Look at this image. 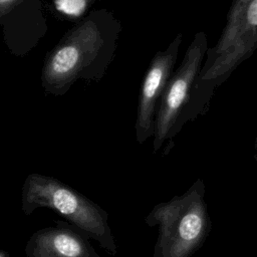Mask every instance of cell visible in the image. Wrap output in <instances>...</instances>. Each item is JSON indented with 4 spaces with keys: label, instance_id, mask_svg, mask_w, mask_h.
Here are the masks:
<instances>
[{
    "label": "cell",
    "instance_id": "obj_1",
    "mask_svg": "<svg viewBox=\"0 0 257 257\" xmlns=\"http://www.w3.org/2000/svg\"><path fill=\"white\" fill-rule=\"evenodd\" d=\"M256 49L257 0H233L218 41L208 48L193 85L188 107L176 126V135L188 121L195 120L209 110L216 88L250 58Z\"/></svg>",
    "mask_w": 257,
    "mask_h": 257
},
{
    "label": "cell",
    "instance_id": "obj_2",
    "mask_svg": "<svg viewBox=\"0 0 257 257\" xmlns=\"http://www.w3.org/2000/svg\"><path fill=\"white\" fill-rule=\"evenodd\" d=\"M41 208L56 212L111 257L117 256L108 213L103 208L53 177L29 174L21 189V210L30 216Z\"/></svg>",
    "mask_w": 257,
    "mask_h": 257
},
{
    "label": "cell",
    "instance_id": "obj_3",
    "mask_svg": "<svg viewBox=\"0 0 257 257\" xmlns=\"http://www.w3.org/2000/svg\"><path fill=\"white\" fill-rule=\"evenodd\" d=\"M145 222L159 228L153 257H191L212 228L203 179L198 178L184 194L154 206Z\"/></svg>",
    "mask_w": 257,
    "mask_h": 257
},
{
    "label": "cell",
    "instance_id": "obj_4",
    "mask_svg": "<svg viewBox=\"0 0 257 257\" xmlns=\"http://www.w3.org/2000/svg\"><path fill=\"white\" fill-rule=\"evenodd\" d=\"M209 48L205 32L195 34L189 44L180 66L173 72L161 97L154 128L153 151L157 153L166 141L173 146L175 130L191 99L193 85L205 61Z\"/></svg>",
    "mask_w": 257,
    "mask_h": 257
},
{
    "label": "cell",
    "instance_id": "obj_5",
    "mask_svg": "<svg viewBox=\"0 0 257 257\" xmlns=\"http://www.w3.org/2000/svg\"><path fill=\"white\" fill-rule=\"evenodd\" d=\"M103 37L91 20L74 27L53 49L43 67L42 80L46 88L58 90L69 84L98 54Z\"/></svg>",
    "mask_w": 257,
    "mask_h": 257
},
{
    "label": "cell",
    "instance_id": "obj_6",
    "mask_svg": "<svg viewBox=\"0 0 257 257\" xmlns=\"http://www.w3.org/2000/svg\"><path fill=\"white\" fill-rule=\"evenodd\" d=\"M182 40L183 34L179 32L164 51H159L154 56L146 73L140 91L136 121V135L139 144H144L154 136L158 104L173 74Z\"/></svg>",
    "mask_w": 257,
    "mask_h": 257
},
{
    "label": "cell",
    "instance_id": "obj_7",
    "mask_svg": "<svg viewBox=\"0 0 257 257\" xmlns=\"http://www.w3.org/2000/svg\"><path fill=\"white\" fill-rule=\"evenodd\" d=\"M56 223L30 236L24 249L26 257H101L85 235L65 223Z\"/></svg>",
    "mask_w": 257,
    "mask_h": 257
},
{
    "label": "cell",
    "instance_id": "obj_8",
    "mask_svg": "<svg viewBox=\"0 0 257 257\" xmlns=\"http://www.w3.org/2000/svg\"><path fill=\"white\" fill-rule=\"evenodd\" d=\"M54 4L58 11L70 16H79L86 7L85 0H55Z\"/></svg>",
    "mask_w": 257,
    "mask_h": 257
},
{
    "label": "cell",
    "instance_id": "obj_9",
    "mask_svg": "<svg viewBox=\"0 0 257 257\" xmlns=\"http://www.w3.org/2000/svg\"><path fill=\"white\" fill-rule=\"evenodd\" d=\"M21 0H0V17L8 14Z\"/></svg>",
    "mask_w": 257,
    "mask_h": 257
},
{
    "label": "cell",
    "instance_id": "obj_10",
    "mask_svg": "<svg viewBox=\"0 0 257 257\" xmlns=\"http://www.w3.org/2000/svg\"><path fill=\"white\" fill-rule=\"evenodd\" d=\"M254 149H255V154H254V159L257 162V134H256V138H255V143H254Z\"/></svg>",
    "mask_w": 257,
    "mask_h": 257
},
{
    "label": "cell",
    "instance_id": "obj_11",
    "mask_svg": "<svg viewBox=\"0 0 257 257\" xmlns=\"http://www.w3.org/2000/svg\"><path fill=\"white\" fill-rule=\"evenodd\" d=\"M0 257H9V254L5 250L0 249Z\"/></svg>",
    "mask_w": 257,
    "mask_h": 257
}]
</instances>
